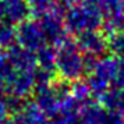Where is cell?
Listing matches in <instances>:
<instances>
[{
  "instance_id": "19",
  "label": "cell",
  "mask_w": 124,
  "mask_h": 124,
  "mask_svg": "<svg viewBox=\"0 0 124 124\" xmlns=\"http://www.w3.org/2000/svg\"><path fill=\"white\" fill-rule=\"evenodd\" d=\"M123 1H124V0H123Z\"/></svg>"
},
{
  "instance_id": "11",
  "label": "cell",
  "mask_w": 124,
  "mask_h": 124,
  "mask_svg": "<svg viewBox=\"0 0 124 124\" xmlns=\"http://www.w3.org/2000/svg\"><path fill=\"white\" fill-rule=\"evenodd\" d=\"M29 11L35 18L53 11H62L59 0H27Z\"/></svg>"
},
{
  "instance_id": "18",
  "label": "cell",
  "mask_w": 124,
  "mask_h": 124,
  "mask_svg": "<svg viewBox=\"0 0 124 124\" xmlns=\"http://www.w3.org/2000/svg\"><path fill=\"white\" fill-rule=\"evenodd\" d=\"M6 124H17V123H16V121H14V120H8V121H7Z\"/></svg>"
},
{
  "instance_id": "17",
  "label": "cell",
  "mask_w": 124,
  "mask_h": 124,
  "mask_svg": "<svg viewBox=\"0 0 124 124\" xmlns=\"http://www.w3.org/2000/svg\"><path fill=\"white\" fill-rule=\"evenodd\" d=\"M46 124H63V123L59 117H52V120L50 121H46Z\"/></svg>"
},
{
  "instance_id": "2",
  "label": "cell",
  "mask_w": 124,
  "mask_h": 124,
  "mask_svg": "<svg viewBox=\"0 0 124 124\" xmlns=\"http://www.w3.org/2000/svg\"><path fill=\"white\" fill-rule=\"evenodd\" d=\"M91 60L84 56L75 40L67 38L54 49V74L66 82L79 81L89 68Z\"/></svg>"
},
{
  "instance_id": "5",
  "label": "cell",
  "mask_w": 124,
  "mask_h": 124,
  "mask_svg": "<svg viewBox=\"0 0 124 124\" xmlns=\"http://www.w3.org/2000/svg\"><path fill=\"white\" fill-rule=\"evenodd\" d=\"M35 20L38 21L42 32L45 35L46 42L53 47L59 46L63 40L68 38V32L66 28V24H64V20H63L62 11L49 13V14H45Z\"/></svg>"
},
{
  "instance_id": "15",
  "label": "cell",
  "mask_w": 124,
  "mask_h": 124,
  "mask_svg": "<svg viewBox=\"0 0 124 124\" xmlns=\"http://www.w3.org/2000/svg\"><path fill=\"white\" fill-rule=\"evenodd\" d=\"M112 86H120V88H124V56H121V57L114 56Z\"/></svg>"
},
{
  "instance_id": "9",
  "label": "cell",
  "mask_w": 124,
  "mask_h": 124,
  "mask_svg": "<svg viewBox=\"0 0 124 124\" xmlns=\"http://www.w3.org/2000/svg\"><path fill=\"white\" fill-rule=\"evenodd\" d=\"M14 121L17 124H46V114L35 102L25 101L24 105L14 113Z\"/></svg>"
},
{
  "instance_id": "4",
  "label": "cell",
  "mask_w": 124,
  "mask_h": 124,
  "mask_svg": "<svg viewBox=\"0 0 124 124\" xmlns=\"http://www.w3.org/2000/svg\"><path fill=\"white\" fill-rule=\"evenodd\" d=\"M102 18V31L106 35L124 31L123 0H88Z\"/></svg>"
},
{
  "instance_id": "3",
  "label": "cell",
  "mask_w": 124,
  "mask_h": 124,
  "mask_svg": "<svg viewBox=\"0 0 124 124\" xmlns=\"http://www.w3.org/2000/svg\"><path fill=\"white\" fill-rule=\"evenodd\" d=\"M63 20L68 34L78 36L86 31L102 28V18L95 7L88 0H81L77 4L63 11Z\"/></svg>"
},
{
  "instance_id": "7",
  "label": "cell",
  "mask_w": 124,
  "mask_h": 124,
  "mask_svg": "<svg viewBox=\"0 0 124 124\" xmlns=\"http://www.w3.org/2000/svg\"><path fill=\"white\" fill-rule=\"evenodd\" d=\"M77 45L85 57L96 60L107 53V35L102 29H92L77 36Z\"/></svg>"
},
{
  "instance_id": "16",
  "label": "cell",
  "mask_w": 124,
  "mask_h": 124,
  "mask_svg": "<svg viewBox=\"0 0 124 124\" xmlns=\"http://www.w3.org/2000/svg\"><path fill=\"white\" fill-rule=\"evenodd\" d=\"M10 109L7 106L6 101L0 98V124H6L10 120Z\"/></svg>"
},
{
  "instance_id": "12",
  "label": "cell",
  "mask_w": 124,
  "mask_h": 124,
  "mask_svg": "<svg viewBox=\"0 0 124 124\" xmlns=\"http://www.w3.org/2000/svg\"><path fill=\"white\" fill-rule=\"evenodd\" d=\"M35 57H36V64L39 70L54 74V47L53 46H43L35 53Z\"/></svg>"
},
{
  "instance_id": "10",
  "label": "cell",
  "mask_w": 124,
  "mask_h": 124,
  "mask_svg": "<svg viewBox=\"0 0 124 124\" xmlns=\"http://www.w3.org/2000/svg\"><path fill=\"white\" fill-rule=\"evenodd\" d=\"M98 99L101 101V105L105 109L124 114V88L110 86Z\"/></svg>"
},
{
  "instance_id": "14",
  "label": "cell",
  "mask_w": 124,
  "mask_h": 124,
  "mask_svg": "<svg viewBox=\"0 0 124 124\" xmlns=\"http://www.w3.org/2000/svg\"><path fill=\"white\" fill-rule=\"evenodd\" d=\"M107 53L112 56H124V31L107 35Z\"/></svg>"
},
{
  "instance_id": "6",
  "label": "cell",
  "mask_w": 124,
  "mask_h": 124,
  "mask_svg": "<svg viewBox=\"0 0 124 124\" xmlns=\"http://www.w3.org/2000/svg\"><path fill=\"white\" fill-rule=\"evenodd\" d=\"M17 43L23 49L32 53H36L43 46L49 45L38 21L29 18L17 25Z\"/></svg>"
},
{
  "instance_id": "8",
  "label": "cell",
  "mask_w": 124,
  "mask_h": 124,
  "mask_svg": "<svg viewBox=\"0 0 124 124\" xmlns=\"http://www.w3.org/2000/svg\"><path fill=\"white\" fill-rule=\"evenodd\" d=\"M31 16L27 0H0V21L20 25Z\"/></svg>"
},
{
  "instance_id": "1",
  "label": "cell",
  "mask_w": 124,
  "mask_h": 124,
  "mask_svg": "<svg viewBox=\"0 0 124 124\" xmlns=\"http://www.w3.org/2000/svg\"><path fill=\"white\" fill-rule=\"evenodd\" d=\"M36 71L35 53L18 45L0 49V98L27 99L35 89Z\"/></svg>"
},
{
  "instance_id": "13",
  "label": "cell",
  "mask_w": 124,
  "mask_h": 124,
  "mask_svg": "<svg viewBox=\"0 0 124 124\" xmlns=\"http://www.w3.org/2000/svg\"><path fill=\"white\" fill-rule=\"evenodd\" d=\"M17 43V25L0 21V49H8Z\"/></svg>"
}]
</instances>
